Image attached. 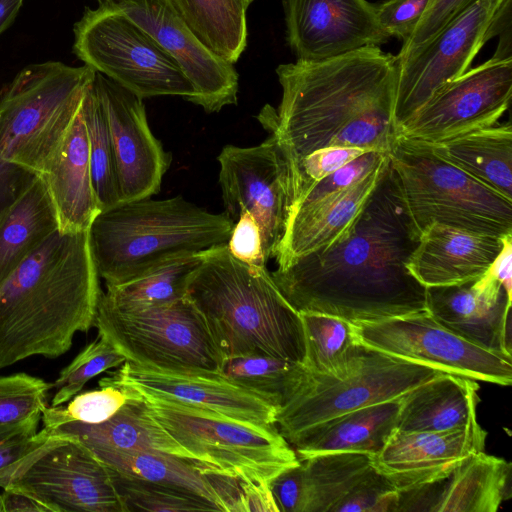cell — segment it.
Listing matches in <instances>:
<instances>
[{
    "instance_id": "1",
    "label": "cell",
    "mask_w": 512,
    "mask_h": 512,
    "mask_svg": "<svg viewBox=\"0 0 512 512\" xmlns=\"http://www.w3.org/2000/svg\"><path fill=\"white\" fill-rule=\"evenodd\" d=\"M390 164L348 230L331 245L271 273L299 313L377 322L426 311V290L408 270L419 242Z\"/></svg>"
},
{
    "instance_id": "2",
    "label": "cell",
    "mask_w": 512,
    "mask_h": 512,
    "mask_svg": "<svg viewBox=\"0 0 512 512\" xmlns=\"http://www.w3.org/2000/svg\"><path fill=\"white\" fill-rule=\"evenodd\" d=\"M277 108L256 116L299 161L326 147H359L389 153L397 139L393 120L396 56L365 46L319 61L280 64Z\"/></svg>"
},
{
    "instance_id": "3",
    "label": "cell",
    "mask_w": 512,
    "mask_h": 512,
    "mask_svg": "<svg viewBox=\"0 0 512 512\" xmlns=\"http://www.w3.org/2000/svg\"><path fill=\"white\" fill-rule=\"evenodd\" d=\"M101 293L88 230L56 231L0 282V370L65 354L94 326Z\"/></svg>"
},
{
    "instance_id": "4",
    "label": "cell",
    "mask_w": 512,
    "mask_h": 512,
    "mask_svg": "<svg viewBox=\"0 0 512 512\" xmlns=\"http://www.w3.org/2000/svg\"><path fill=\"white\" fill-rule=\"evenodd\" d=\"M186 297L204 318L223 359L271 356L303 364L300 313L266 266L239 261L227 244L208 249L189 279Z\"/></svg>"
},
{
    "instance_id": "5",
    "label": "cell",
    "mask_w": 512,
    "mask_h": 512,
    "mask_svg": "<svg viewBox=\"0 0 512 512\" xmlns=\"http://www.w3.org/2000/svg\"><path fill=\"white\" fill-rule=\"evenodd\" d=\"M95 70L47 61L24 67L0 90V216L48 173Z\"/></svg>"
},
{
    "instance_id": "6",
    "label": "cell",
    "mask_w": 512,
    "mask_h": 512,
    "mask_svg": "<svg viewBox=\"0 0 512 512\" xmlns=\"http://www.w3.org/2000/svg\"><path fill=\"white\" fill-rule=\"evenodd\" d=\"M234 222L182 196L121 202L89 227L93 259L106 286L137 279L190 254L227 244Z\"/></svg>"
},
{
    "instance_id": "7",
    "label": "cell",
    "mask_w": 512,
    "mask_h": 512,
    "mask_svg": "<svg viewBox=\"0 0 512 512\" xmlns=\"http://www.w3.org/2000/svg\"><path fill=\"white\" fill-rule=\"evenodd\" d=\"M389 164L419 234L440 223L500 238L512 236V201L436 155L397 137Z\"/></svg>"
},
{
    "instance_id": "8",
    "label": "cell",
    "mask_w": 512,
    "mask_h": 512,
    "mask_svg": "<svg viewBox=\"0 0 512 512\" xmlns=\"http://www.w3.org/2000/svg\"><path fill=\"white\" fill-rule=\"evenodd\" d=\"M144 400L151 416L177 443L221 474L269 487L278 474L299 464L275 424L256 425L179 404Z\"/></svg>"
},
{
    "instance_id": "9",
    "label": "cell",
    "mask_w": 512,
    "mask_h": 512,
    "mask_svg": "<svg viewBox=\"0 0 512 512\" xmlns=\"http://www.w3.org/2000/svg\"><path fill=\"white\" fill-rule=\"evenodd\" d=\"M94 326L136 365L177 373H221L223 357L187 297L133 311L118 310L100 297Z\"/></svg>"
},
{
    "instance_id": "10",
    "label": "cell",
    "mask_w": 512,
    "mask_h": 512,
    "mask_svg": "<svg viewBox=\"0 0 512 512\" xmlns=\"http://www.w3.org/2000/svg\"><path fill=\"white\" fill-rule=\"evenodd\" d=\"M98 3L74 24L76 57L142 100L180 96L191 102L193 87L174 59L124 12Z\"/></svg>"
},
{
    "instance_id": "11",
    "label": "cell",
    "mask_w": 512,
    "mask_h": 512,
    "mask_svg": "<svg viewBox=\"0 0 512 512\" xmlns=\"http://www.w3.org/2000/svg\"><path fill=\"white\" fill-rule=\"evenodd\" d=\"M441 372L359 341L342 372L311 374L304 387L278 410L275 425L288 442L306 429L338 415L400 398Z\"/></svg>"
},
{
    "instance_id": "12",
    "label": "cell",
    "mask_w": 512,
    "mask_h": 512,
    "mask_svg": "<svg viewBox=\"0 0 512 512\" xmlns=\"http://www.w3.org/2000/svg\"><path fill=\"white\" fill-rule=\"evenodd\" d=\"M217 159L225 213L235 222L249 212L260 227L266 260L276 258L304 190L297 161L275 133L255 146L226 145Z\"/></svg>"
},
{
    "instance_id": "13",
    "label": "cell",
    "mask_w": 512,
    "mask_h": 512,
    "mask_svg": "<svg viewBox=\"0 0 512 512\" xmlns=\"http://www.w3.org/2000/svg\"><path fill=\"white\" fill-rule=\"evenodd\" d=\"M510 14L511 0H475L425 43L396 55L393 120L397 135L441 86L467 70Z\"/></svg>"
},
{
    "instance_id": "14",
    "label": "cell",
    "mask_w": 512,
    "mask_h": 512,
    "mask_svg": "<svg viewBox=\"0 0 512 512\" xmlns=\"http://www.w3.org/2000/svg\"><path fill=\"white\" fill-rule=\"evenodd\" d=\"M24 492L50 512H126L110 469L83 443L54 435L18 466L4 490Z\"/></svg>"
},
{
    "instance_id": "15",
    "label": "cell",
    "mask_w": 512,
    "mask_h": 512,
    "mask_svg": "<svg viewBox=\"0 0 512 512\" xmlns=\"http://www.w3.org/2000/svg\"><path fill=\"white\" fill-rule=\"evenodd\" d=\"M353 324L361 343L384 353L476 381L512 383V355L464 339L427 311Z\"/></svg>"
},
{
    "instance_id": "16",
    "label": "cell",
    "mask_w": 512,
    "mask_h": 512,
    "mask_svg": "<svg viewBox=\"0 0 512 512\" xmlns=\"http://www.w3.org/2000/svg\"><path fill=\"white\" fill-rule=\"evenodd\" d=\"M511 96L512 56L492 57L441 86L397 137L431 144L493 126Z\"/></svg>"
},
{
    "instance_id": "17",
    "label": "cell",
    "mask_w": 512,
    "mask_h": 512,
    "mask_svg": "<svg viewBox=\"0 0 512 512\" xmlns=\"http://www.w3.org/2000/svg\"><path fill=\"white\" fill-rule=\"evenodd\" d=\"M150 34L191 83V103L219 112L238 101L239 75L189 28L168 0H106Z\"/></svg>"
},
{
    "instance_id": "18",
    "label": "cell",
    "mask_w": 512,
    "mask_h": 512,
    "mask_svg": "<svg viewBox=\"0 0 512 512\" xmlns=\"http://www.w3.org/2000/svg\"><path fill=\"white\" fill-rule=\"evenodd\" d=\"M91 84L106 116L121 202L157 194L171 157L150 129L143 100L97 71Z\"/></svg>"
},
{
    "instance_id": "19",
    "label": "cell",
    "mask_w": 512,
    "mask_h": 512,
    "mask_svg": "<svg viewBox=\"0 0 512 512\" xmlns=\"http://www.w3.org/2000/svg\"><path fill=\"white\" fill-rule=\"evenodd\" d=\"M287 44L297 60L319 61L390 38L366 0H281Z\"/></svg>"
},
{
    "instance_id": "20",
    "label": "cell",
    "mask_w": 512,
    "mask_h": 512,
    "mask_svg": "<svg viewBox=\"0 0 512 512\" xmlns=\"http://www.w3.org/2000/svg\"><path fill=\"white\" fill-rule=\"evenodd\" d=\"M103 379L130 386L144 398L204 410L256 425L276 423L278 410L275 407L221 373L167 372L126 361L111 377Z\"/></svg>"
},
{
    "instance_id": "21",
    "label": "cell",
    "mask_w": 512,
    "mask_h": 512,
    "mask_svg": "<svg viewBox=\"0 0 512 512\" xmlns=\"http://www.w3.org/2000/svg\"><path fill=\"white\" fill-rule=\"evenodd\" d=\"M487 432L475 421L444 432L395 430L372 456L374 467L398 492L436 482L466 457L484 451Z\"/></svg>"
},
{
    "instance_id": "22",
    "label": "cell",
    "mask_w": 512,
    "mask_h": 512,
    "mask_svg": "<svg viewBox=\"0 0 512 512\" xmlns=\"http://www.w3.org/2000/svg\"><path fill=\"white\" fill-rule=\"evenodd\" d=\"M510 297L488 271L458 285L427 287L426 311L464 339L511 355Z\"/></svg>"
},
{
    "instance_id": "23",
    "label": "cell",
    "mask_w": 512,
    "mask_h": 512,
    "mask_svg": "<svg viewBox=\"0 0 512 512\" xmlns=\"http://www.w3.org/2000/svg\"><path fill=\"white\" fill-rule=\"evenodd\" d=\"M511 464L484 451L444 478L399 492L397 511L495 512L510 497Z\"/></svg>"
},
{
    "instance_id": "24",
    "label": "cell",
    "mask_w": 512,
    "mask_h": 512,
    "mask_svg": "<svg viewBox=\"0 0 512 512\" xmlns=\"http://www.w3.org/2000/svg\"><path fill=\"white\" fill-rule=\"evenodd\" d=\"M506 238L432 223L420 233L407 268L425 287L475 281L489 270Z\"/></svg>"
},
{
    "instance_id": "25",
    "label": "cell",
    "mask_w": 512,
    "mask_h": 512,
    "mask_svg": "<svg viewBox=\"0 0 512 512\" xmlns=\"http://www.w3.org/2000/svg\"><path fill=\"white\" fill-rule=\"evenodd\" d=\"M388 163L389 158L347 189L297 207L275 258L278 268L339 239L370 198Z\"/></svg>"
},
{
    "instance_id": "26",
    "label": "cell",
    "mask_w": 512,
    "mask_h": 512,
    "mask_svg": "<svg viewBox=\"0 0 512 512\" xmlns=\"http://www.w3.org/2000/svg\"><path fill=\"white\" fill-rule=\"evenodd\" d=\"M41 178L56 211L58 232L89 230L101 209L92 183L89 140L81 107L56 160Z\"/></svg>"
},
{
    "instance_id": "27",
    "label": "cell",
    "mask_w": 512,
    "mask_h": 512,
    "mask_svg": "<svg viewBox=\"0 0 512 512\" xmlns=\"http://www.w3.org/2000/svg\"><path fill=\"white\" fill-rule=\"evenodd\" d=\"M91 451L114 471L181 491L211 504L217 511L227 512L231 477L206 464L158 452Z\"/></svg>"
},
{
    "instance_id": "28",
    "label": "cell",
    "mask_w": 512,
    "mask_h": 512,
    "mask_svg": "<svg viewBox=\"0 0 512 512\" xmlns=\"http://www.w3.org/2000/svg\"><path fill=\"white\" fill-rule=\"evenodd\" d=\"M476 380L441 372L400 397L396 429L444 432L477 421L480 401Z\"/></svg>"
},
{
    "instance_id": "29",
    "label": "cell",
    "mask_w": 512,
    "mask_h": 512,
    "mask_svg": "<svg viewBox=\"0 0 512 512\" xmlns=\"http://www.w3.org/2000/svg\"><path fill=\"white\" fill-rule=\"evenodd\" d=\"M400 398L365 406L314 425L288 443L299 459L337 452L374 455L396 430Z\"/></svg>"
},
{
    "instance_id": "30",
    "label": "cell",
    "mask_w": 512,
    "mask_h": 512,
    "mask_svg": "<svg viewBox=\"0 0 512 512\" xmlns=\"http://www.w3.org/2000/svg\"><path fill=\"white\" fill-rule=\"evenodd\" d=\"M46 429L54 435L71 436L91 450L158 452L197 460L151 416L144 398L99 424L67 422Z\"/></svg>"
},
{
    "instance_id": "31",
    "label": "cell",
    "mask_w": 512,
    "mask_h": 512,
    "mask_svg": "<svg viewBox=\"0 0 512 512\" xmlns=\"http://www.w3.org/2000/svg\"><path fill=\"white\" fill-rule=\"evenodd\" d=\"M436 155L512 201V128L493 125L437 143Z\"/></svg>"
},
{
    "instance_id": "32",
    "label": "cell",
    "mask_w": 512,
    "mask_h": 512,
    "mask_svg": "<svg viewBox=\"0 0 512 512\" xmlns=\"http://www.w3.org/2000/svg\"><path fill=\"white\" fill-rule=\"evenodd\" d=\"M56 231L51 196L37 177L0 216V282Z\"/></svg>"
},
{
    "instance_id": "33",
    "label": "cell",
    "mask_w": 512,
    "mask_h": 512,
    "mask_svg": "<svg viewBox=\"0 0 512 512\" xmlns=\"http://www.w3.org/2000/svg\"><path fill=\"white\" fill-rule=\"evenodd\" d=\"M299 460L305 487L303 512H335L375 469L366 453H325Z\"/></svg>"
},
{
    "instance_id": "34",
    "label": "cell",
    "mask_w": 512,
    "mask_h": 512,
    "mask_svg": "<svg viewBox=\"0 0 512 512\" xmlns=\"http://www.w3.org/2000/svg\"><path fill=\"white\" fill-rule=\"evenodd\" d=\"M197 37L219 56L235 64L247 46L243 0H168Z\"/></svg>"
},
{
    "instance_id": "35",
    "label": "cell",
    "mask_w": 512,
    "mask_h": 512,
    "mask_svg": "<svg viewBox=\"0 0 512 512\" xmlns=\"http://www.w3.org/2000/svg\"><path fill=\"white\" fill-rule=\"evenodd\" d=\"M220 372L277 410L304 387L311 375L302 363L271 356L225 358Z\"/></svg>"
},
{
    "instance_id": "36",
    "label": "cell",
    "mask_w": 512,
    "mask_h": 512,
    "mask_svg": "<svg viewBox=\"0 0 512 512\" xmlns=\"http://www.w3.org/2000/svg\"><path fill=\"white\" fill-rule=\"evenodd\" d=\"M201 253L174 259L132 281L106 286V292H102L100 297L110 306L122 311L141 310L176 302L186 297L189 279L201 262Z\"/></svg>"
},
{
    "instance_id": "37",
    "label": "cell",
    "mask_w": 512,
    "mask_h": 512,
    "mask_svg": "<svg viewBox=\"0 0 512 512\" xmlns=\"http://www.w3.org/2000/svg\"><path fill=\"white\" fill-rule=\"evenodd\" d=\"M300 316L305 342L303 365L314 375L342 372L359 344L354 324L323 313L303 312Z\"/></svg>"
},
{
    "instance_id": "38",
    "label": "cell",
    "mask_w": 512,
    "mask_h": 512,
    "mask_svg": "<svg viewBox=\"0 0 512 512\" xmlns=\"http://www.w3.org/2000/svg\"><path fill=\"white\" fill-rule=\"evenodd\" d=\"M81 109L89 140L92 183L102 211L121 203V196L106 116L91 82L85 90Z\"/></svg>"
},
{
    "instance_id": "39",
    "label": "cell",
    "mask_w": 512,
    "mask_h": 512,
    "mask_svg": "<svg viewBox=\"0 0 512 512\" xmlns=\"http://www.w3.org/2000/svg\"><path fill=\"white\" fill-rule=\"evenodd\" d=\"M100 388L74 397L67 407L46 406L41 420L44 428L67 422L99 424L114 416L125 405L140 401L143 396L130 386L101 379Z\"/></svg>"
},
{
    "instance_id": "40",
    "label": "cell",
    "mask_w": 512,
    "mask_h": 512,
    "mask_svg": "<svg viewBox=\"0 0 512 512\" xmlns=\"http://www.w3.org/2000/svg\"><path fill=\"white\" fill-rule=\"evenodd\" d=\"M110 471L126 512L217 511L211 504L181 491L112 469Z\"/></svg>"
},
{
    "instance_id": "41",
    "label": "cell",
    "mask_w": 512,
    "mask_h": 512,
    "mask_svg": "<svg viewBox=\"0 0 512 512\" xmlns=\"http://www.w3.org/2000/svg\"><path fill=\"white\" fill-rule=\"evenodd\" d=\"M50 383L26 373L0 375V428L38 426Z\"/></svg>"
},
{
    "instance_id": "42",
    "label": "cell",
    "mask_w": 512,
    "mask_h": 512,
    "mask_svg": "<svg viewBox=\"0 0 512 512\" xmlns=\"http://www.w3.org/2000/svg\"><path fill=\"white\" fill-rule=\"evenodd\" d=\"M127 361L126 357L105 337L98 334L59 374L51 384L55 393L51 406L57 407L69 401L95 376Z\"/></svg>"
},
{
    "instance_id": "43",
    "label": "cell",
    "mask_w": 512,
    "mask_h": 512,
    "mask_svg": "<svg viewBox=\"0 0 512 512\" xmlns=\"http://www.w3.org/2000/svg\"><path fill=\"white\" fill-rule=\"evenodd\" d=\"M387 158L388 153L379 151L362 154L325 178L310 184L299 199L296 208L353 186Z\"/></svg>"
},
{
    "instance_id": "44",
    "label": "cell",
    "mask_w": 512,
    "mask_h": 512,
    "mask_svg": "<svg viewBox=\"0 0 512 512\" xmlns=\"http://www.w3.org/2000/svg\"><path fill=\"white\" fill-rule=\"evenodd\" d=\"M431 0H385L374 5L377 20L389 37L406 41Z\"/></svg>"
},
{
    "instance_id": "45",
    "label": "cell",
    "mask_w": 512,
    "mask_h": 512,
    "mask_svg": "<svg viewBox=\"0 0 512 512\" xmlns=\"http://www.w3.org/2000/svg\"><path fill=\"white\" fill-rule=\"evenodd\" d=\"M227 247L233 257L249 266H266L260 227L249 212L234 222Z\"/></svg>"
},
{
    "instance_id": "46",
    "label": "cell",
    "mask_w": 512,
    "mask_h": 512,
    "mask_svg": "<svg viewBox=\"0 0 512 512\" xmlns=\"http://www.w3.org/2000/svg\"><path fill=\"white\" fill-rule=\"evenodd\" d=\"M475 0H431L412 35L403 42L397 56H402L425 43L452 18Z\"/></svg>"
},
{
    "instance_id": "47",
    "label": "cell",
    "mask_w": 512,
    "mask_h": 512,
    "mask_svg": "<svg viewBox=\"0 0 512 512\" xmlns=\"http://www.w3.org/2000/svg\"><path fill=\"white\" fill-rule=\"evenodd\" d=\"M369 151L370 150L359 147L337 146L326 147L311 152L299 161V168L304 180L303 193L313 182L325 178Z\"/></svg>"
},
{
    "instance_id": "48",
    "label": "cell",
    "mask_w": 512,
    "mask_h": 512,
    "mask_svg": "<svg viewBox=\"0 0 512 512\" xmlns=\"http://www.w3.org/2000/svg\"><path fill=\"white\" fill-rule=\"evenodd\" d=\"M52 434L43 427L34 434L18 435L0 442V487L5 489L22 461L45 444Z\"/></svg>"
},
{
    "instance_id": "49",
    "label": "cell",
    "mask_w": 512,
    "mask_h": 512,
    "mask_svg": "<svg viewBox=\"0 0 512 512\" xmlns=\"http://www.w3.org/2000/svg\"><path fill=\"white\" fill-rule=\"evenodd\" d=\"M269 487L279 512H303L305 487L300 460L298 465L278 474Z\"/></svg>"
},
{
    "instance_id": "50",
    "label": "cell",
    "mask_w": 512,
    "mask_h": 512,
    "mask_svg": "<svg viewBox=\"0 0 512 512\" xmlns=\"http://www.w3.org/2000/svg\"><path fill=\"white\" fill-rule=\"evenodd\" d=\"M243 512H279L270 487L241 480Z\"/></svg>"
},
{
    "instance_id": "51",
    "label": "cell",
    "mask_w": 512,
    "mask_h": 512,
    "mask_svg": "<svg viewBox=\"0 0 512 512\" xmlns=\"http://www.w3.org/2000/svg\"><path fill=\"white\" fill-rule=\"evenodd\" d=\"M488 273L499 281L512 297V236L505 239L503 249L490 266Z\"/></svg>"
},
{
    "instance_id": "52",
    "label": "cell",
    "mask_w": 512,
    "mask_h": 512,
    "mask_svg": "<svg viewBox=\"0 0 512 512\" xmlns=\"http://www.w3.org/2000/svg\"><path fill=\"white\" fill-rule=\"evenodd\" d=\"M2 498L4 512H50L41 502L24 492L7 489Z\"/></svg>"
},
{
    "instance_id": "53",
    "label": "cell",
    "mask_w": 512,
    "mask_h": 512,
    "mask_svg": "<svg viewBox=\"0 0 512 512\" xmlns=\"http://www.w3.org/2000/svg\"><path fill=\"white\" fill-rule=\"evenodd\" d=\"M24 0H0V34L11 26Z\"/></svg>"
},
{
    "instance_id": "54",
    "label": "cell",
    "mask_w": 512,
    "mask_h": 512,
    "mask_svg": "<svg viewBox=\"0 0 512 512\" xmlns=\"http://www.w3.org/2000/svg\"><path fill=\"white\" fill-rule=\"evenodd\" d=\"M38 426H12V427H1L0 428V442L6 439L23 435V434H34L37 432Z\"/></svg>"
},
{
    "instance_id": "55",
    "label": "cell",
    "mask_w": 512,
    "mask_h": 512,
    "mask_svg": "<svg viewBox=\"0 0 512 512\" xmlns=\"http://www.w3.org/2000/svg\"><path fill=\"white\" fill-rule=\"evenodd\" d=\"M0 512H4V506H3V498H2V494H0Z\"/></svg>"
},
{
    "instance_id": "56",
    "label": "cell",
    "mask_w": 512,
    "mask_h": 512,
    "mask_svg": "<svg viewBox=\"0 0 512 512\" xmlns=\"http://www.w3.org/2000/svg\"><path fill=\"white\" fill-rule=\"evenodd\" d=\"M254 0H243L245 6L248 8L249 5L253 2Z\"/></svg>"
},
{
    "instance_id": "57",
    "label": "cell",
    "mask_w": 512,
    "mask_h": 512,
    "mask_svg": "<svg viewBox=\"0 0 512 512\" xmlns=\"http://www.w3.org/2000/svg\"><path fill=\"white\" fill-rule=\"evenodd\" d=\"M98 2H101V1H106V0H97Z\"/></svg>"
}]
</instances>
